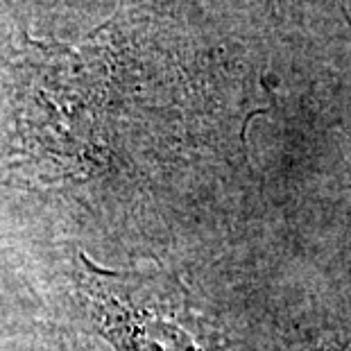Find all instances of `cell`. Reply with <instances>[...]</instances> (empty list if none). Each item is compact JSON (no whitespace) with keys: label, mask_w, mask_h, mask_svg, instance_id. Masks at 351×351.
I'll use <instances>...</instances> for the list:
<instances>
[{"label":"cell","mask_w":351,"mask_h":351,"mask_svg":"<svg viewBox=\"0 0 351 351\" xmlns=\"http://www.w3.org/2000/svg\"><path fill=\"white\" fill-rule=\"evenodd\" d=\"M62 351H77V347H75V345H71V347H69V345H64Z\"/></svg>","instance_id":"cell-3"},{"label":"cell","mask_w":351,"mask_h":351,"mask_svg":"<svg viewBox=\"0 0 351 351\" xmlns=\"http://www.w3.org/2000/svg\"><path fill=\"white\" fill-rule=\"evenodd\" d=\"M295 351H351V338H347V335H328V338L306 342Z\"/></svg>","instance_id":"cell-2"},{"label":"cell","mask_w":351,"mask_h":351,"mask_svg":"<svg viewBox=\"0 0 351 351\" xmlns=\"http://www.w3.org/2000/svg\"><path fill=\"white\" fill-rule=\"evenodd\" d=\"M77 295L95 328L121 351H211L175 281L147 267H100L77 256Z\"/></svg>","instance_id":"cell-1"}]
</instances>
